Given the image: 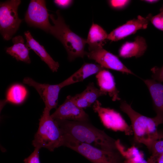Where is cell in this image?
<instances>
[{
    "label": "cell",
    "instance_id": "1",
    "mask_svg": "<svg viewBox=\"0 0 163 163\" xmlns=\"http://www.w3.org/2000/svg\"><path fill=\"white\" fill-rule=\"evenodd\" d=\"M62 133L71 136L81 142L109 151H118L117 140L88 121L55 120Z\"/></svg>",
    "mask_w": 163,
    "mask_h": 163
},
{
    "label": "cell",
    "instance_id": "2",
    "mask_svg": "<svg viewBox=\"0 0 163 163\" xmlns=\"http://www.w3.org/2000/svg\"><path fill=\"white\" fill-rule=\"evenodd\" d=\"M121 110L129 118L134 134V141L145 145L149 150L158 131V126L163 123V119L156 115L149 117L134 110L125 101H121Z\"/></svg>",
    "mask_w": 163,
    "mask_h": 163
},
{
    "label": "cell",
    "instance_id": "3",
    "mask_svg": "<svg viewBox=\"0 0 163 163\" xmlns=\"http://www.w3.org/2000/svg\"><path fill=\"white\" fill-rule=\"evenodd\" d=\"M56 18L53 14L50 18L53 24L51 25L49 33L62 43L66 50L68 59L72 61L78 57L83 58L86 52L85 51L86 40L73 32L65 23L59 10L56 11Z\"/></svg>",
    "mask_w": 163,
    "mask_h": 163
},
{
    "label": "cell",
    "instance_id": "4",
    "mask_svg": "<svg viewBox=\"0 0 163 163\" xmlns=\"http://www.w3.org/2000/svg\"><path fill=\"white\" fill-rule=\"evenodd\" d=\"M50 111L46 107L44 108L32 144L35 148H44L53 151L62 146L63 136L57 121L50 115Z\"/></svg>",
    "mask_w": 163,
    "mask_h": 163
},
{
    "label": "cell",
    "instance_id": "5",
    "mask_svg": "<svg viewBox=\"0 0 163 163\" xmlns=\"http://www.w3.org/2000/svg\"><path fill=\"white\" fill-rule=\"evenodd\" d=\"M63 145L82 155L93 163H122L124 157L118 151L101 149L78 141L71 136L63 134Z\"/></svg>",
    "mask_w": 163,
    "mask_h": 163
},
{
    "label": "cell",
    "instance_id": "6",
    "mask_svg": "<svg viewBox=\"0 0 163 163\" xmlns=\"http://www.w3.org/2000/svg\"><path fill=\"white\" fill-rule=\"evenodd\" d=\"M20 0H8L0 4V31L3 39L10 40L18 30L23 20L18 17Z\"/></svg>",
    "mask_w": 163,
    "mask_h": 163
},
{
    "label": "cell",
    "instance_id": "7",
    "mask_svg": "<svg viewBox=\"0 0 163 163\" xmlns=\"http://www.w3.org/2000/svg\"><path fill=\"white\" fill-rule=\"evenodd\" d=\"M93 108L107 128L115 131L123 132L127 135L133 133L131 126L127 124L119 113L113 109L102 107L97 100L94 103Z\"/></svg>",
    "mask_w": 163,
    "mask_h": 163
},
{
    "label": "cell",
    "instance_id": "8",
    "mask_svg": "<svg viewBox=\"0 0 163 163\" xmlns=\"http://www.w3.org/2000/svg\"><path fill=\"white\" fill-rule=\"evenodd\" d=\"M50 15L44 0H31L25 16L26 22L30 26L40 29L49 33L51 24Z\"/></svg>",
    "mask_w": 163,
    "mask_h": 163
},
{
    "label": "cell",
    "instance_id": "9",
    "mask_svg": "<svg viewBox=\"0 0 163 163\" xmlns=\"http://www.w3.org/2000/svg\"><path fill=\"white\" fill-rule=\"evenodd\" d=\"M23 82L33 87L37 90L44 103L45 107L50 111L52 109L56 108L60 91L66 86L63 82L54 85L42 84L28 77L25 78Z\"/></svg>",
    "mask_w": 163,
    "mask_h": 163
},
{
    "label": "cell",
    "instance_id": "10",
    "mask_svg": "<svg viewBox=\"0 0 163 163\" xmlns=\"http://www.w3.org/2000/svg\"><path fill=\"white\" fill-rule=\"evenodd\" d=\"M85 55L90 59L94 60L104 68L110 69L123 73L135 75L116 56L102 47L86 52Z\"/></svg>",
    "mask_w": 163,
    "mask_h": 163
},
{
    "label": "cell",
    "instance_id": "11",
    "mask_svg": "<svg viewBox=\"0 0 163 163\" xmlns=\"http://www.w3.org/2000/svg\"><path fill=\"white\" fill-rule=\"evenodd\" d=\"M51 116L55 120L88 121L89 119L88 115L83 109L78 107L74 103L70 95L67 97L64 103Z\"/></svg>",
    "mask_w": 163,
    "mask_h": 163
},
{
    "label": "cell",
    "instance_id": "12",
    "mask_svg": "<svg viewBox=\"0 0 163 163\" xmlns=\"http://www.w3.org/2000/svg\"><path fill=\"white\" fill-rule=\"evenodd\" d=\"M149 17H143L139 15L136 18L127 21L124 24L113 30L108 34L107 39L116 41L123 39L141 29L147 28Z\"/></svg>",
    "mask_w": 163,
    "mask_h": 163
},
{
    "label": "cell",
    "instance_id": "13",
    "mask_svg": "<svg viewBox=\"0 0 163 163\" xmlns=\"http://www.w3.org/2000/svg\"><path fill=\"white\" fill-rule=\"evenodd\" d=\"M106 95L96 87L93 82H91L82 92L73 96H71V98L78 107L83 109L90 107L100 97Z\"/></svg>",
    "mask_w": 163,
    "mask_h": 163
},
{
    "label": "cell",
    "instance_id": "14",
    "mask_svg": "<svg viewBox=\"0 0 163 163\" xmlns=\"http://www.w3.org/2000/svg\"><path fill=\"white\" fill-rule=\"evenodd\" d=\"M147 45L145 38L136 37L132 42H126L121 46L119 51V56L123 58L141 57L147 50Z\"/></svg>",
    "mask_w": 163,
    "mask_h": 163
},
{
    "label": "cell",
    "instance_id": "15",
    "mask_svg": "<svg viewBox=\"0 0 163 163\" xmlns=\"http://www.w3.org/2000/svg\"><path fill=\"white\" fill-rule=\"evenodd\" d=\"M24 34L26 40V44L29 49L33 50L53 72H57L59 66L58 62L53 59L44 46L33 38L29 31L24 32Z\"/></svg>",
    "mask_w": 163,
    "mask_h": 163
},
{
    "label": "cell",
    "instance_id": "16",
    "mask_svg": "<svg viewBox=\"0 0 163 163\" xmlns=\"http://www.w3.org/2000/svg\"><path fill=\"white\" fill-rule=\"evenodd\" d=\"M97 84L100 89L106 94H108L113 101H120L119 91L117 88L113 76L109 71L104 69L96 74Z\"/></svg>",
    "mask_w": 163,
    "mask_h": 163
},
{
    "label": "cell",
    "instance_id": "17",
    "mask_svg": "<svg viewBox=\"0 0 163 163\" xmlns=\"http://www.w3.org/2000/svg\"><path fill=\"white\" fill-rule=\"evenodd\" d=\"M142 80L150 92L156 116L163 119V84L152 79Z\"/></svg>",
    "mask_w": 163,
    "mask_h": 163
},
{
    "label": "cell",
    "instance_id": "18",
    "mask_svg": "<svg viewBox=\"0 0 163 163\" xmlns=\"http://www.w3.org/2000/svg\"><path fill=\"white\" fill-rule=\"evenodd\" d=\"M13 45L6 49V53L15 58L18 61H21L27 64L31 62L29 56V49L24 43L23 37L18 35L12 39Z\"/></svg>",
    "mask_w": 163,
    "mask_h": 163
},
{
    "label": "cell",
    "instance_id": "19",
    "mask_svg": "<svg viewBox=\"0 0 163 163\" xmlns=\"http://www.w3.org/2000/svg\"><path fill=\"white\" fill-rule=\"evenodd\" d=\"M104 69L98 64L84 63L76 72L64 81L66 86L83 81L88 77Z\"/></svg>",
    "mask_w": 163,
    "mask_h": 163
},
{
    "label": "cell",
    "instance_id": "20",
    "mask_svg": "<svg viewBox=\"0 0 163 163\" xmlns=\"http://www.w3.org/2000/svg\"><path fill=\"white\" fill-rule=\"evenodd\" d=\"M108 34L101 26L93 23L89 29L86 43L89 51L102 47L103 42L107 39Z\"/></svg>",
    "mask_w": 163,
    "mask_h": 163
},
{
    "label": "cell",
    "instance_id": "21",
    "mask_svg": "<svg viewBox=\"0 0 163 163\" xmlns=\"http://www.w3.org/2000/svg\"><path fill=\"white\" fill-rule=\"evenodd\" d=\"M27 94V91L24 86L20 84H14L8 89L4 103L21 104L25 100Z\"/></svg>",
    "mask_w": 163,
    "mask_h": 163
},
{
    "label": "cell",
    "instance_id": "22",
    "mask_svg": "<svg viewBox=\"0 0 163 163\" xmlns=\"http://www.w3.org/2000/svg\"><path fill=\"white\" fill-rule=\"evenodd\" d=\"M149 150L151 155L163 153V131H158V134L153 140Z\"/></svg>",
    "mask_w": 163,
    "mask_h": 163
},
{
    "label": "cell",
    "instance_id": "23",
    "mask_svg": "<svg viewBox=\"0 0 163 163\" xmlns=\"http://www.w3.org/2000/svg\"><path fill=\"white\" fill-rule=\"evenodd\" d=\"M150 20L157 29L163 31V11L151 17Z\"/></svg>",
    "mask_w": 163,
    "mask_h": 163
},
{
    "label": "cell",
    "instance_id": "24",
    "mask_svg": "<svg viewBox=\"0 0 163 163\" xmlns=\"http://www.w3.org/2000/svg\"><path fill=\"white\" fill-rule=\"evenodd\" d=\"M151 71L152 79L161 83L163 82V66L161 67H154Z\"/></svg>",
    "mask_w": 163,
    "mask_h": 163
},
{
    "label": "cell",
    "instance_id": "25",
    "mask_svg": "<svg viewBox=\"0 0 163 163\" xmlns=\"http://www.w3.org/2000/svg\"><path fill=\"white\" fill-rule=\"evenodd\" d=\"M39 149L35 148L33 152L24 160V163H40L39 158Z\"/></svg>",
    "mask_w": 163,
    "mask_h": 163
},
{
    "label": "cell",
    "instance_id": "26",
    "mask_svg": "<svg viewBox=\"0 0 163 163\" xmlns=\"http://www.w3.org/2000/svg\"><path fill=\"white\" fill-rule=\"evenodd\" d=\"M109 4L112 8H121L126 6L129 2L127 0H111L109 1Z\"/></svg>",
    "mask_w": 163,
    "mask_h": 163
},
{
    "label": "cell",
    "instance_id": "27",
    "mask_svg": "<svg viewBox=\"0 0 163 163\" xmlns=\"http://www.w3.org/2000/svg\"><path fill=\"white\" fill-rule=\"evenodd\" d=\"M147 163H163V153L154 155H151L148 158Z\"/></svg>",
    "mask_w": 163,
    "mask_h": 163
},
{
    "label": "cell",
    "instance_id": "28",
    "mask_svg": "<svg viewBox=\"0 0 163 163\" xmlns=\"http://www.w3.org/2000/svg\"><path fill=\"white\" fill-rule=\"evenodd\" d=\"M54 2L56 5L59 7L66 8L70 6L73 2V1L70 0H55Z\"/></svg>",
    "mask_w": 163,
    "mask_h": 163
},
{
    "label": "cell",
    "instance_id": "29",
    "mask_svg": "<svg viewBox=\"0 0 163 163\" xmlns=\"http://www.w3.org/2000/svg\"><path fill=\"white\" fill-rule=\"evenodd\" d=\"M144 1L149 3H154L158 2L159 1L156 0H144Z\"/></svg>",
    "mask_w": 163,
    "mask_h": 163
},
{
    "label": "cell",
    "instance_id": "30",
    "mask_svg": "<svg viewBox=\"0 0 163 163\" xmlns=\"http://www.w3.org/2000/svg\"><path fill=\"white\" fill-rule=\"evenodd\" d=\"M161 11H163V7L162 8V9Z\"/></svg>",
    "mask_w": 163,
    "mask_h": 163
}]
</instances>
